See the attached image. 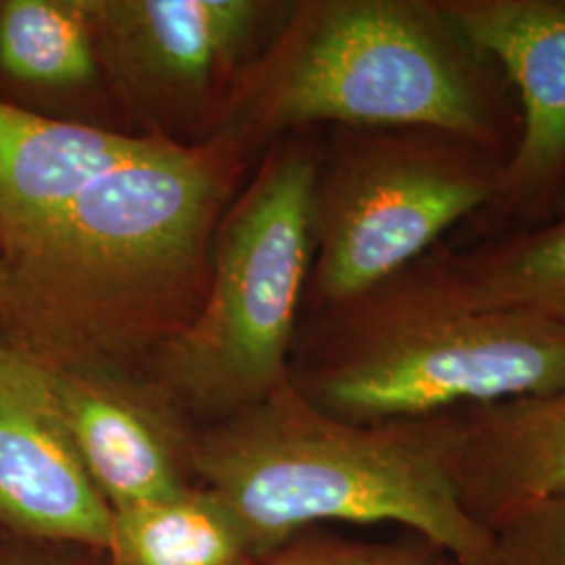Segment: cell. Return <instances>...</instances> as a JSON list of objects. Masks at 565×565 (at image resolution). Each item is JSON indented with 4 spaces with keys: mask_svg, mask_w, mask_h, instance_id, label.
<instances>
[{
    "mask_svg": "<svg viewBox=\"0 0 565 565\" xmlns=\"http://www.w3.org/2000/svg\"><path fill=\"white\" fill-rule=\"evenodd\" d=\"M252 156L158 142L0 254V342L44 371L145 375L200 315L214 237Z\"/></svg>",
    "mask_w": 565,
    "mask_h": 565,
    "instance_id": "cell-1",
    "label": "cell"
},
{
    "mask_svg": "<svg viewBox=\"0 0 565 565\" xmlns=\"http://www.w3.org/2000/svg\"><path fill=\"white\" fill-rule=\"evenodd\" d=\"M319 124L429 128L505 162L507 107L480 55L427 0H294L216 135L252 156Z\"/></svg>",
    "mask_w": 565,
    "mask_h": 565,
    "instance_id": "cell-2",
    "label": "cell"
},
{
    "mask_svg": "<svg viewBox=\"0 0 565 565\" xmlns=\"http://www.w3.org/2000/svg\"><path fill=\"white\" fill-rule=\"evenodd\" d=\"M195 476L235 511L258 557L308 527L392 524L461 565H494L492 534L465 513L446 467L445 413L348 424L285 380L198 429Z\"/></svg>",
    "mask_w": 565,
    "mask_h": 565,
    "instance_id": "cell-3",
    "label": "cell"
},
{
    "mask_svg": "<svg viewBox=\"0 0 565 565\" xmlns=\"http://www.w3.org/2000/svg\"><path fill=\"white\" fill-rule=\"evenodd\" d=\"M287 380L348 424L417 419L565 387V327L450 302L408 266L348 302L302 312Z\"/></svg>",
    "mask_w": 565,
    "mask_h": 565,
    "instance_id": "cell-4",
    "label": "cell"
},
{
    "mask_svg": "<svg viewBox=\"0 0 565 565\" xmlns=\"http://www.w3.org/2000/svg\"><path fill=\"white\" fill-rule=\"evenodd\" d=\"M317 160L319 145L300 132L266 149L221 218L200 315L145 373L198 429L287 380L312 266Z\"/></svg>",
    "mask_w": 565,
    "mask_h": 565,
    "instance_id": "cell-5",
    "label": "cell"
},
{
    "mask_svg": "<svg viewBox=\"0 0 565 565\" xmlns=\"http://www.w3.org/2000/svg\"><path fill=\"white\" fill-rule=\"evenodd\" d=\"M503 160L429 128H333L312 186L302 312L348 302L497 200Z\"/></svg>",
    "mask_w": 565,
    "mask_h": 565,
    "instance_id": "cell-6",
    "label": "cell"
},
{
    "mask_svg": "<svg viewBox=\"0 0 565 565\" xmlns=\"http://www.w3.org/2000/svg\"><path fill=\"white\" fill-rule=\"evenodd\" d=\"M103 86L142 137L195 145L216 135L237 86L289 2L86 0Z\"/></svg>",
    "mask_w": 565,
    "mask_h": 565,
    "instance_id": "cell-7",
    "label": "cell"
},
{
    "mask_svg": "<svg viewBox=\"0 0 565 565\" xmlns=\"http://www.w3.org/2000/svg\"><path fill=\"white\" fill-rule=\"evenodd\" d=\"M109 524L44 373L0 342V536L105 551Z\"/></svg>",
    "mask_w": 565,
    "mask_h": 565,
    "instance_id": "cell-8",
    "label": "cell"
},
{
    "mask_svg": "<svg viewBox=\"0 0 565 565\" xmlns=\"http://www.w3.org/2000/svg\"><path fill=\"white\" fill-rule=\"evenodd\" d=\"M41 371L82 463L111 509L198 486V427L147 375Z\"/></svg>",
    "mask_w": 565,
    "mask_h": 565,
    "instance_id": "cell-9",
    "label": "cell"
},
{
    "mask_svg": "<svg viewBox=\"0 0 565 565\" xmlns=\"http://www.w3.org/2000/svg\"><path fill=\"white\" fill-rule=\"evenodd\" d=\"M443 9L520 93V130L494 202H530L565 172V2L443 0Z\"/></svg>",
    "mask_w": 565,
    "mask_h": 565,
    "instance_id": "cell-10",
    "label": "cell"
},
{
    "mask_svg": "<svg viewBox=\"0 0 565 565\" xmlns=\"http://www.w3.org/2000/svg\"><path fill=\"white\" fill-rule=\"evenodd\" d=\"M446 467L486 532L565 492V387L446 411Z\"/></svg>",
    "mask_w": 565,
    "mask_h": 565,
    "instance_id": "cell-11",
    "label": "cell"
},
{
    "mask_svg": "<svg viewBox=\"0 0 565 565\" xmlns=\"http://www.w3.org/2000/svg\"><path fill=\"white\" fill-rule=\"evenodd\" d=\"M162 141L0 102V254L28 242L84 186Z\"/></svg>",
    "mask_w": 565,
    "mask_h": 565,
    "instance_id": "cell-12",
    "label": "cell"
},
{
    "mask_svg": "<svg viewBox=\"0 0 565 565\" xmlns=\"http://www.w3.org/2000/svg\"><path fill=\"white\" fill-rule=\"evenodd\" d=\"M450 302L522 310L565 327V218L463 254H425L408 266Z\"/></svg>",
    "mask_w": 565,
    "mask_h": 565,
    "instance_id": "cell-13",
    "label": "cell"
},
{
    "mask_svg": "<svg viewBox=\"0 0 565 565\" xmlns=\"http://www.w3.org/2000/svg\"><path fill=\"white\" fill-rule=\"evenodd\" d=\"M256 551L242 520L210 488L111 509L105 565H249Z\"/></svg>",
    "mask_w": 565,
    "mask_h": 565,
    "instance_id": "cell-14",
    "label": "cell"
},
{
    "mask_svg": "<svg viewBox=\"0 0 565 565\" xmlns=\"http://www.w3.org/2000/svg\"><path fill=\"white\" fill-rule=\"evenodd\" d=\"M0 70L42 90L103 86L86 0L0 2Z\"/></svg>",
    "mask_w": 565,
    "mask_h": 565,
    "instance_id": "cell-15",
    "label": "cell"
},
{
    "mask_svg": "<svg viewBox=\"0 0 565 565\" xmlns=\"http://www.w3.org/2000/svg\"><path fill=\"white\" fill-rule=\"evenodd\" d=\"M249 565H461L446 548L404 532L392 541H361L308 527Z\"/></svg>",
    "mask_w": 565,
    "mask_h": 565,
    "instance_id": "cell-16",
    "label": "cell"
},
{
    "mask_svg": "<svg viewBox=\"0 0 565 565\" xmlns=\"http://www.w3.org/2000/svg\"><path fill=\"white\" fill-rule=\"evenodd\" d=\"M492 541L494 565H565V492L518 511Z\"/></svg>",
    "mask_w": 565,
    "mask_h": 565,
    "instance_id": "cell-17",
    "label": "cell"
},
{
    "mask_svg": "<svg viewBox=\"0 0 565 565\" xmlns=\"http://www.w3.org/2000/svg\"><path fill=\"white\" fill-rule=\"evenodd\" d=\"M0 565H105L103 551L0 536Z\"/></svg>",
    "mask_w": 565,
    "mask_h": 565,
    "instance_id": "cell-18",
    "label": "cell"
}]
</instances>
